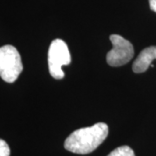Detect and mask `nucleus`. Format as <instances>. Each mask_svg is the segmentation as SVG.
<instances>
[{"label":"nucleus","instance_id":"nucleus-5","mask_svg":"<svg viewBox=\"0 0 156 156\" xmlns=\"http://www.w3.org/2000/svg\"><path fill=\"white\" fill-rule=\"evenodd\" d=\"M154 60H156V46L147 47L142 50L134 60L132 69L137 74L145 72Z\"/></svg>","mask_w":156,"mask_h":156},{"label":"nucleus","instance_id":"nucleus-6","mask_svg":"<svg viewBox=\"0 0 156 156\" xmlns=\"http://www.w3.org/2000/svg\"><path fill=\"white\" fill-rule=\"evenodd\" d=\"M108 156H135L134 150L128 146H122L113 150Z\"/></svg>","mask_w":156,"mask_h":156},{"label":"nucleus","instance_id":"nucleus-3","mask_svg":"<svg viewBox=\"0 0 156 156\" xmlns=\"http://www.w3.org/2000/svg\"><path fill=\"white\" fill-rule=\"evenodd\" d=\"M71 62V56L66 43L62 39H55L51 42L48 52L49 70L52 77L62 79L64 73L62 67Z\"/></svg>","mask_w":156,"mask_h":156},{"label":"nucleus","instance_id":"nucleus-2","mask_svg":"<svg viewBox=\"0 0 156 156\" xmlns=\"http://www.w3.org/2000/svg\"><path fill=\"white\" fill-rule=\"evenodd\" d=\"M23 71L22 59L19 52L12 45L0 48V77L5 82L14 83Z\"/></svg>","mask_w":156,"mask_h":156},{"label":"nucleus","instance_id":"nucleus-8","mask_svg":"<svg viewBox=\"0 0 156 156\" xmlns=\"http://www.w3.org/2000/svg\"><path fill=\"white\" fill-rule=\"evenodd\" d=\"M149 6L152 11L156 12V0H149Z\"/></svg>","mask_w":156,"mask_h":156},{"label":"nucleus","instance_id":"nucleus-1","mask_svg":"<svg viewBox=\"0 0 156 156\" xmlns=\"http://www.w3.org/2000/svg\"><path fill=\"white\" fill-rule=\"evenodd\" d=\"M108 134L106 123L98 122L87 128H79L65 140L64 147L78 154H87L95 150L105 140Z\"/></svg>","mask_w":156,"mask_h":156},{"label":"nucleus","instance_id":"nucleus-7","mask_svg":"<svg viewBox=\"0 0 156 156\" xmlns=\"http://www.w3.org/2000/svg\"><path fill=\"white\" fill-rule=\"evenodd\" d=\"M11 151L7 142L0 139V156H10Z\"/></svg>","mask_w":156,"mask_h":156},{"label":"nucleus","instance_id":"nucleus-4","mask_svg":"<svg viewBox=\"0 0 156 156\" xmlns=\"http://www.w3.org/2000/svg\"><path fill=\"white\" fill-rule=\"evenodd\" d=\"M109 39L113 49L107 54L108 64L112 67H120L128 63L134 56L133 44L120 35H111Z\"/></svg>","mask_w":156,"mask_h":156}]
</instances>
